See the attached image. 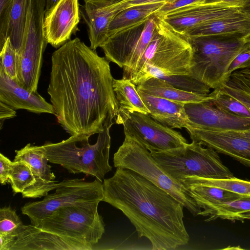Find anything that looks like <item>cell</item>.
<instances>
[{
	"instance_id": "obj_1",
	"label": "cell",
	"mask_w": 250,
	"mask_h": 250,
	"mask_svg": "<svg viewBox=\"0 0 250 250\" xmlns=\"http://www.w3.org/2000/svg\"><path fill=\"white\" fill-rule=\"evenodd\" d=\"M109 62L78 38L53 53L47 91L54 115L71 136L90 137L115 124L119 105Z\"/></svg>"
},
{
	"instance_id": "obj_2",
	"label": "cell",
	"mask_w": 250,
	"mask_h": 250,
	"mask_svg": "<svg viewBox=\"0 0 250 250\" xmlns=\"http://www.w3.org/2000/svg\"><path fill=\"white\" fill-rule=\"evenodd\" d=\"M103 185V201L121 210L138 237L148 239L152 250H174L188 243L184 207L165 190L137 172L121 167L104 179Z\"/></svg>"
},
{
	"instance_id": "obj_3",
	"label": "cell",
	"mask_w": 250,
	"mask_h": 250,
	"mask_svg": "<svg viewBox=\"0 0 250 250\" xmlns=\"http://www.w3.org/2000/svg\"><path fill=\"white\" fill-rule=\"evenodd\" d=\"M191 57L188 36L157 16L152 38L130 80L137 85L162 75H188Z\"/></svg>"
},
{
	"instance_id": "obj_4",
	"label": "cell",
	"mask_w": 250,
	"mask_h": 250,
	"mask_svg": "<svg viewBox=\"0 0 250 250\" xmlns=\"http://www.w3.org/2000/svg\"><path fill=\"white\" fill-rule=\"evenodd\" d=\"M112 126H105L93 145L89 143V136L78 135L59 143L46 142L42 147L49 162L62 166L70 173H83L103 182L112 169L109 163Z\"/></svg>"
},
{
	"instance_id": "obj_5",
	"label": "cell",
	"mask_w": 250,
	"mask_h": 250,
	"mask_svg": "<svg viewBox=\"0 0 250 250\" xmlns=\"http://www.w3.org/2000/svg\"><path fill=\"white\" fill-rule=\"evenodd\" d=\"M192 48L189 75L216 89L228 78L229 64L250 42L225 35L188 37Z\"/></svg>"
},
{
	"instance_id": "obj_6",
	"label": "cell",
	"mask_w": 250,
	"mask_h": 250,
	"mask_svg": "<svg viewBox=\"0 0 250 250\" xmlns=\"http://www.w3.org/2000/svg\"><path fill=\"white\" fill-rule=\"evenodd\" d=\"M203 146L192 141L182 146L150 153L159 166L179 183L182 179L189 176L213 179L233 177L222 163L217 151Z\"/></svg>"
},
{
	"instance_id": "obj_7",
	"label": "cell",
	"mask_w": 250,
	"mask_h": 250,
	"mask_svg": "<svg viewBox=\"0 0 250 250\" xmlns=\"http://www.w3.org/2000/svg\"><path fill=\"white\" fill-rule=\"evenodd\" d=\"M114 166L132 170L163 189L177 200L194 216L201 208L184 186L172 178L157 163L143 145L125 135L124 141L114 154Z\"/></svg>"
},
{
	"instance_id": "obj_8",
	"label": "cell",
	"mask_w": 250,
	"mask_h": 250,
	"mask_svg": "<svg viewBox=\"0 0 250 250\" xmlns=\"http://www.w3.org/2000/svg\"><path fill=\"white\" fill-rule=\"evenodd\" d=\"M99 204L58 208L43 219L36 227L92 250L105 231L103 217L98 211Z\"/></svg>"
},
{
	"instance_id": "obj_9",
	"label": "cell",
	"mask_w": 250,
	"mask_h": 250,
	"mask_svg": "<svg viewBox=\"0 0 250 250\" xmlns=\"http://www.w3.org/2000/svg\"><path fill=\"white\" fill-rule=\"evenodd\" d=\"M45 9V0H30L22 44L17 54L16 82L30 92H37L48 44L43 30Z\"/></svg>"
},
{
	"instance_id": "obj_10",
	"label": "cell",
	"mask_w": 250,
	"mask_h": 250,
	"mask_svg": "<svg viewBox=\"0 0 250 250\" xmlns=\"http://www.w3.org/2000/svg\"><path fill=\"white\" fill-rule=\"evenodd\" d=\"M103 182L97 179L86 182L82 179H67L59 183L53 193H48L41 201L26 203L21 208L31 225L40 222L56 209L70 206L84 205L103 201Z\"/></svg>"
},
{
	"instance_id": "obj_11",
	"label": "cell",
	"mask_w": 250,
	"mask_h": 250,
	"mask_svg": "<svg viewBox=\"0 0 250 250\" xmlns=\"http://www.w3.org/2000/svg\"><path fill=\"white\" fill-rule=\"evenodd\" d=\"M157 16L147 19L110 36L100 47L110 62L123 68V78L130 80L153 35Z\"/></svg>"
},
{
	"instance_id": "obj_12",
	"label": "cell",
	"mask_w": 250,
	"mask_h": 250,
	"mask_svg": "<svg viewBox=\"0 0 250 250\" xmlns=\"http://www.w3.org/2000/svg\"><path fill=\"white\" fill-rule=\"evenodd\" d=\"M115 124L122 125L125 135L140 143L150 152L165 151L188 144L179 132L164 125L148 114L119 108Z\"/></svg>"
},
{
	"instance_id": "obj_13",
	"label": "cell",
	"mask_w": 250,
	"mask_h": 250,
	"mask_svg": "<svg viewBox=\"0 0 250 250\" xmlns=\"http://www.w3.org/2000/svg\"><path fill=\"white\" fill-rule=\"evenodd\" d=\"M79 0H58L45 11L43 30L48 43L59 48L78 31L81 20Z\"/></svg>"
},
{
	"instance_id": "obj_14",
	"label": "cell",
	"mask_w": 250,
	"mask_h": 250,
	"mask_svg": "<svg viewBox=\"0 0 250 250\" xmlns=\"http://www.w3.org/2000/svg\"><path fill=\"white\" fill-rule=\"evenodd\" d=\"M191 127L217 131H239L250 127V120L230 114L219 107L208 99L184 104Z\"/></svg>"
},
{
	"instance_id": "obj_15",
	"label": "cell",
	"mask_w": 250,
	"mask_h": 250,
	"mask_svg": "<svg viewBox=\"0 0 250 250\" xmlns=\"http://www.w3.org/2000/svg\"><path fill=\"white\" fill-rule=\"evenodd\" d=\"M239 10L221 2L196 3L172 11L162 18L175 30L186 34L196 26L228 17Z\"/></svg>"
},
{
	"instance_id": "obj_16",
	"label": "cell",
	"mask_w": 250,
	"mask_h": 250,
	"mask_svg": "<svg viewBox=\"0 0 250 250\" xmlns=\"http://www.w3.org/2000/svg\"><path fill=\"white\" fill-rule=\"evenodd\" d=\"M209 99L224 110L250 120V81L239 70L209 93Z\"/></svg>"
},
{
	"instance_id": "obj_17",
	"label": "cell",
	"mask_w": 250,
	"mask_h": 250,
	"mask_svg": "<svg viewBox=\"0 0 250 250\" xmlns=\"http://www.w3.org/2000/svg\"><path fill=\"white\" fill-rule=\"evenodd\" d=\"M186 129L192 141L200 142L250 167V140L236 131L210 130L191 126Z\"/></svg>"
},
{
	"instance_id": "obj_18",
	"label": "cell",
	"mask_w": 250,
	"mask_h": 250,
	"mask_svg": "<svg viewBox=\"0 0 250 250\" xmlns=\"http://www.w3.org/2000/svg\"><path fill=\"white\" fill-rule=\"evenodd\" d=\"M129 0H113L104 2H84L80 8L90 41L94 50L100 47L108 38V28L113 19L128 7Z\"/></svg>"
},
{
	"instance_id": "obj_19",
	"label": "cell",
	"mask_w": 250,
	"mask_h": 250,
	"mask_svg": "<svg viewBox=\"0 0 250 250\" xmlns=\"http://www.w3.org/2000/svg\"><path fill=\"white\" fill-rule=\"evenodd\" d=\"M15 152L14 161L27 163L31 167L36 179L35 184L21 193L23 198H41L57 188L59 182L55 180L56 176L48 164L49 161L42 146L28 144Z\"/></svg>"
},
{
	"instance_id": "obj_20",
	"label": "cell",
	"mask_w": 250,
	"mask_h": 250,
	"mask_svg": "<svg viewBox=\"0 0 250 250\" xmlns=\"http://www.w3.org/2000/svg\"><path fill=\"white\" fill-rule=\"evenodd\" d=\"M10 250H90L81 243L43 230L31 224L19 229Z\"/></svg>"
},
{
	"instance_id": "obj_21",
	"label": "cell",
	"mask_w": 250,
	"mask_h": 250,
	"mask_svg": "<svg viewBox=\"0 0 250 250\" xmlns=\"http://www.w3.org/2000/svg\"><path fill=\"white\" fill-rule=\"evenodd\" d=\"M0 102L15 110L22 109L40 114H54V110L38 92H30L21 87L5 73L0 65Z\"/></svg>"
},
{
	"instance_id": "obj_22",
	"label": "cell",
	"mask_w": 250,
	"mask_h": 250,
	"mask_svg": "<svg viewBox=\"0 0 250 250\" xmlns=\"http://www.w3.org/2000/svg\"><path fill=\"white\" fill-rule=\"evenodd\" d=\"M137 91L149 111L148 115L155 121L173 129L187 128L192 126L184 104Z\"/></svg>"
},
{
	"instance_id": "obj_23",
	"label": "cell",
	"mask_w": 250,
	"mask_h": 250,
	"mask_svg": "<svg viewBox=\"0 0 250 250\" xmlns=\"http://www.w3.org/2000/svg\"><path fill=\"white\" fill-rule=\"evenodd\" d=\"M215 34L233 36L250 42V17L239 10L228 17L196 26L186 34L188 37Z\"/></svg>"
},
{
	"instance_id": "obj_24",
	"label": "cell",
	"mask_w": 250,
	"mask_h": 250,
	"mask_svg": "<svg viewBox=\"0 0 250 250\" xmlns=\"http://www.w3.org/2000/svg\"><path fill=\"white\" fill-rule=\"evenodd\" d=\"M180 183L186 188L197 205L203 209L201 212L207 211L242 196L219 187L196 182L188 177L182 179Z\"/></svg>"
},
{
	"instance_id": "obj_25",
	"label": "cell",
	"mask_w": 250,
	"mask_h": 250,
	"mask_svg": "<svg viewBox=\"0 0 250 250\" xmlns=\"http://www.w3.org/2000/svg\"><path fill=\"white\" fill-rule=\"evenodd\" d=\"M136 86L137 90L147 94L183 104L200 102L209 98V94H200L184 91L157 78H151Z\"/></svg>"
},
{
	"instance_id": "obj_26",
	"label": "cell",
	"mask_w": 250,
	"mask_h": 250,
	"mask_svg": "<svg viewBox=\"0 0 250 250\" xmlns=\"http://www.w3.org/2000/svg\"><path fill=\"white\" fill-rule=\"evenodd\" d=\"M166 3L157 2L127 7L117 14L108 28V37L133 26L155 13Z\"/></svg>"
},
{
	"instance_id": "obj_27",
	"label": "cell",
	"mask_w": 250,
	"mask_h": 250,
	"mask_svg": "<svg viewBox=\"0 0 250 250\" xmlns=\"http://www.w3.org/2000/svg\"><path fill=\"white\" fill-rule=\"evenodd\" d=\"M199 215L208 216L205 220L207 222L217 218L231 221L250 220V196L242 195L207 211H201Z\"/></svg>"
},
{
	"instance_id": "obj_28",
	"label": "cell",
	"mask_w": 250,
	"mask_h": 250,
	"mask_svg": "<svg viewBox=\"0 0 250 250\" xmlns=\"http://www.w3.org/2000/svg\"><path fill=\"white\" fill-rule=\"evenodd\" d=\"M112 84L119 108L148 114L149 111L137 90L136 85L130 80L113 79Z\"/></svg>"
},
{
	"instance_id": "obj_29",
	"label": "cell",
	"mask_w": 250,
	"mask_h": 250,
	"mask_svg": "<svg viewBox=\"0 0 250 250\" xmlns=\"http://www.w3.org/2000/svg\"><path fill=\"white\" fill-rule=\"evenodd\" d=\"M30 0H14L10 17L7 38L17 54L20 51L27 18Z\"/></svg>"
},
{
	"instance_id": "obj_30",
	"label": "cell",
	"mask_w": 250,
	"mask_h": 250,
	"mask_svg": "<svg viewBox=\"0 0 250 250\" xmlns=\"http://www.w3.org/2000/svg\"><path fill=\"white\" fill-rule=\"evenodd\" d=\"M35 182V176L27 163L22 161L13 162L9 172V183L14 194L22 193Z\"/></svg>"
},
{
	"instance_id": "obj_31",
	"label": "cell",
	"mask_w": 250,
	"mask_h": 250,
	"mask_svg": "<svg viewBox=\"0 0 250 250\" xmlns=\"http://www.w3.org/2000/svg\"><path fill=\"white\" fill-rule=\"evenodd\" d=\"M188 177L202 184L219 187L240 195L250 196V182L238 179L234 176L226 179H213L196 176Z\"/></svg>"
},
{
	"instance_id": "obj_32",
	"label": "cell",
	"mask_w": 250,
	"mask_h": 250,
	"mask_svg": "<svg viewBox=\"0 0 250 250\" xmlns=\"http://www.w3.org/2000/svg\"><path fill=\"white\" fill-rule=\"evenodd\" d=\"M158 78L184 91L200 94H208L210 91L208 86L189 75H162Z\"/></svg>"
},
{
	"instance_id": "obj_33",
	"label": "cell",
	"mask_w": 250,
	"mask_h": 250,
	"mask_svg": "<svg viewBox=\"0 0 250 250\" xmlns=\"http://www.w3.org/2000/svg\"><path fill=\"white\" fill-rule=\"evenodd\" d=\"M22 224L16 211L10 207L0 208V234H9L16 237Z\"/></svg>"
},
{
	"instance_id": "obj_34",
	"label": "cell",
	"mask_w": 250,
	"mask_h": 250,
	"mask_svg": "<svg viewBox=\"0 0 250 250\" xmlns=\"http://www.w3.org/2000/svg\"><path fill=\"white\" fill-rule=\"evenodd\" d=\"M16 59V51L11 43L10 38L8 37L0 48V65L10 78L15 82L17 78Z\"/></svg>"
},
{
	"instance_id": "obj_35",
	"label": "cell",
	"mask_w": 250,
	"mask_h": 250,
	"mask_svg": "<svg viewBox=\"0 0 250 250\" xmlns=\"http://www.w3.org/2000/svg\"><path fill=\"white\" fill-rule=\"evenodd\" d=\"M14 0H0V48L7 39V30Z\"/></svg>"
},
{
	"instance_id": "obj_36",
	"label": "cell",
	"mask_w": 250,
	"mask_h": 250,
	"mask_svg": "<svg viewBox=\"0 0 250 250\" xmlns=\"http://www.w3.org/2000/svg\"><path fill=\"white\" fill-rule=\"evenodd\" d=\"M250 66V45L243 50L232 60L227 71L229 78L234 71L246 68Z\"/></svg>"
},
{
	"instance_id": "obj_37",
	"label": "cell",
	"mask_w": 250,
	"mask_h": 250,
	"mask_svg": "<svg viewBox=\"0 0 250 250\" xmlns=\"http://www.w3.org/2000/svg\"><path fill=\"white\" fill-rule=\"evenodd\" d=\"M203 0H169L158 10L155 14L162 17L166 14L187 5L202 3Z\"/></svg>"
},
{
	"instance_id": "obj_38",
	"label": "cell",
	"mask_w": 250,
	"mask_h": 250,
	"mask_svg": "<svg viewBox=\"0 0 250 250\" xmlns=\"http://www.w3.org/2000/svg\"><path fill=\"white\" fill-rule=\"evenodd\" d=\"M13 162L1 153L0 154V182L1 185L9 183V172Z\"/></svg>"
},
{
	"instance_id": "obj_39",
	"label": "cell",
	"mask_w": 250,
	"mask_h": 250,
	"mask_svg": "<svg viewBox=\"0 0 250 250\" xmlns=\"http://www.w3.org/2000/svg\"><path fill=\"white\" fill-rule=\"evenodd\" d=\"M16 116V111L14 109L7 104L0 102V128L3 123L7 119L13 118Z\"/></svg>"
},
{
	"instance_id": "obj_40",
	"label": "cell",
	"mask_w": 250,
	"mask_h": 250,
	"mask_svg": "<svg viewBox=\"0 0 250 250\" xmlns=\"http://www.w3.org/2000/svg\"><path fill=\"white\" fill-rule=\"evenodd\" d=\"M15 237L9 234H0V250H10Z\"/></svg>"
},
{
	"instance_id": "obj_41",
	"label": "cell",
	"mask_w": 250,
	"mask_h": 250,
	"mask_svg": "<svg viewBox=\"0 0 250 250\" xmlns=\"http://www.w3.org/2000/svg\"><path fill=\"white\" fill-rule=\"evenodd\" d=\"M169 0H129L128 2V7L142 4L150 3L157 2H167Z\"/></svg>"
},
{
	"instance_id": "obj_42",
	"label": "cell",
	"mask_w": 250,
	"mask_h": 250,
	"mask_svg": "<svg viewBox=\"0 0 250 250\" xmlns=\"http://www.w3.org/2000/svg\"><path fill=\"white\" fill-rule=\"evenodd\" d=\"M249 0H224L221 3L233 7L240 8Z\"/></svg>"
},
{
	"instance_id": "obj_43",
	"label": "cell",
	"mask_w": 250,
	"mask_h": 250,
	"mask_svg": "<svg viewBox=\"0 0 250 250\" xmlns=\"http://www.w3.org/2000/svg\"><path fill=\"white\" fill-rule=\"evenodd\" d=\"M240 11L250 17V0H248L242 7L239 8Z\"/></svg>"
},
{
	"instance_id": "obj_44",
	"label": "cell",
	"mask_w": 250,
	"mask_h": 250,
	"mask_svg": "<svg viewBox=\"0 0 250 250\" xmlns=\"http://www.w3.org/2000/svg\"><path fill=\"white\" fill-rule=\"evenodd\" d=\"M240 135L250 140V127L248 129L236 131Z\"/></svg>"
},
{
	"instance_id": "obj_45",
	"label": "cell",
	"mask_w": 250,
	"mask_h": 250,
	"mask_svg": "<svg viewBox=\"0 0 250 250\" xmlns=\"http://www.w3.org/2000/svg\"><path fill=\"white\" fill-rule=\"evenodd\" d=\"M58 0H45V10L51 8Z\"/></svg>"
},
{
	"instance_id": "obj_46",
	"label": "cell",
	"mask_w": 250,
	"mask_h": 250,
	"mask_svg": "<svg viewBox=\"0 0 250 250\" xmlns=\"http://www.w3.org/2000/svg\"><path fill=\"white\" fill-rule=\"evenodd\" d=\"M250 81V69L245 68L239 70Z\"/></svg>"
},
{
	"instance_id": "obj_47",
	"label": "cell",
	"mask_w": 250,
	"mask_h": 250,
	"mask_svg": "<svg viewBox=\"0 0 250 250\" xmlns=\"http://www.w3.org/2000/svg\"><path fill=\"white\" fill-rule=\"evenodd\" d=\"M224 0H203V3H220Z\"/></svg>"
},
{
	"instance_id": "obj_48",
	"label": "cell",
	"mask_w": 250,
	"mask_h": 250,
	"mask_svg": "<svg viewBox=\"0 0 250 250\" xmlns=\"http://www.w3.org/2000/svg\"><path fill=\"white\" fill-rule=\"evenodd\" d=\"M113 0H83L84 2L86 1H90V2H108Z\"/></svg>"
}]
</instances>
